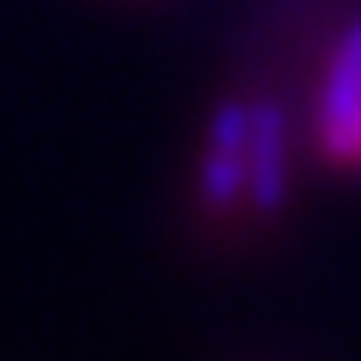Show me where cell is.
<instances>
[{"instance_id":"7a4b0ae2","label":"cell","mask_w":361,"mask_h":361,"mask_svg":"<svg viewBox=\"0 0 361 361\" xmlns=\"http://www.w3.org/2000/svg\"><path fill=\"white\" fill-rule=\"evenodd\" d=\"M314 146L338 169H361V24L343 33L319 75Z\"/></svg>"},{"instance_id":"6da1fadb","label":"cell","mask_w":361,"mask_h":361,"mask_svg":"<svg viewBox=\"0 0 361 361\" xmlns=\"http://www.w3.org/2000/svg\"><path fill=\"white\" fill-rule=\"evenodd\" d=\"M281 127L272 108H235L221 118L207 164H202V197L226 216H263L281 197Z\"/></svg>"}]
</instances>
